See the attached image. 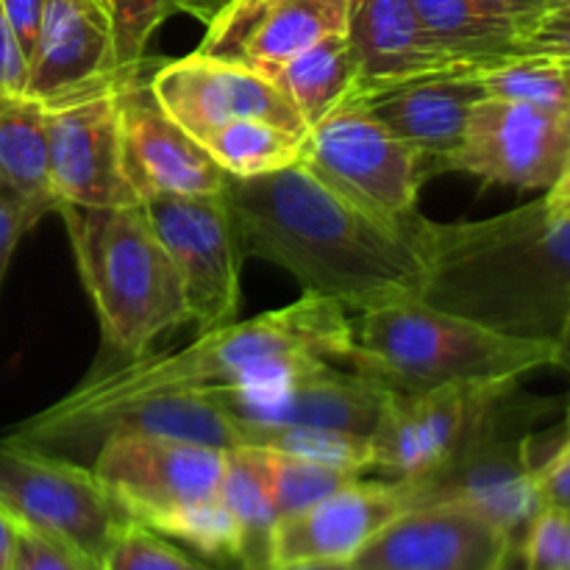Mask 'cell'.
I'll list each match as a JSON object with an SVG mask.
<instances>
[{"label": "cell", "instance_id": "obj_32", "mask_svg": "<svg viewBox=\"0 0 570 570\" xmlns=\"http://www.w3.org/2000/svg\"><path fill=\"white\" fill-rule=\"evenodd\" d=\"M100 3L109 17L117 70L137 76L154 33L176 11V0H100Z\"/></svg>", "mask_w": 570, "mask_h": 570}, {"label": "cell", "instance_id": "obj_3", "mask_svg": "<svg viewBox=\"0 0 570 570\" xmlns=\"http://www.w3.org/2000/svg\"><path fill=\"white\" fill-rule=\"evenodd\" d=\"M348 337V312L304 293L282 309L198 334L176 354H145L117 371L95 373L39 415L70 417L145 395L259 387L321 365L343 367Z\"/></svg>", "mask_w": 570, "mask_h": 570}, {"label": "cell", "instance_id": "obj_14", "mask_svg": "<svg viewBox=\"0 0 570 570\" xmlns=\"http://www.w3.org/2000/svg\"><path fill=\"white\" fill-rule=\"evenodd\" d=\"M128 81L48 109V176L59 206L139 204L122 173L120 92Z\"/></svg>", "mask_w": 570, "mask_h": 570}, {"label": "cell", "instance_id": "obj_33", "mask_svg": "<svg viewBox=\"0 0 570 570\" xmlns=\"http://www.w3.org/2000/svg\"><path fill=\"white\" fill-rule=\"evenodd\" d=\"M104 570H215L176 549L167 538L137 521H128L106 551Z\"/></svg>", "mask_w": 570, "mask_h": 570}, {"label": "cell", "instance_id": "obj_31", "mask_svg": "<svg viewBox=\"0 0 570 570\" xmlns=\"http://www.w3.org/2000/svg\"><path fill=\"white\" fill-rule=\"evenodd\" d=\"M262 451H265L267 482H271L273 510H276L278 521L306 510V507L317 504V501H323L326 495L343 490L345 484L362 479V473L326 465V462L304 460V456L293 454H278V451L267 449Z\"/></svg>", "mask_w": 570, "mask_h": 570}, {"label": "cell", "instance_id": "obj_29", "mask_svg": "<svg viewBox=\"0 0 570 570\" xmlns=\"http://www.w3.org/2000/svg\"><path fill=\"white\" fill-rule=\"evenodd\" d=\"M468 72L484 89V98L515 100L540 109H570V56H512Z\"/></svg>", "mask_w": 570, "mask_h": 570}, {"label": "cell", "instance_id": "obj_42", "mask_svg": "<svg viewBox=\"0 0 570 570\" xmlns=\"http://www.w3.org/2000/svg\"><path fill=\"white\" fill-rule=\"evenodd\" d=\"M17 543V523L11 521L9 512L0 507V570H9L11 554H14Z\"/></svg>", "mask_w": 570, "mask_h": 570}, {"label": "cell", "instance_id": "obj_37", "mask_svg": "<svg viewBox=\"0 0 570 570\" xmlns=\"http://www.w3.org/2000/svg\"><path fill=\"white\" fill-rule=\"evenodd\" d=\"M42 217L17 198H11L6 189H0V293H3L6 273H9L11 256H14L20 239L31 232Z\"/></svg>", "mask_w": 570, "mask_h": 570}, {"label": "cell", "instance_id": "obj_18", "mask_svg": "<svg viewBox=\"0 0 570 570\" xmlns=\"http://www.w3.org/2000/svg\"><path fill=\"white\" fill-rule=\"evenodd\" d=\"M156 104L195 139L232 120H271L306 131L301 117L273 81L250 67L189 53L161 65L148 81Z\"/></svg>", "mask_w": 570, "mask_h": 570}, {"label": "cell", "instance_id": "obj_38", "mask_svg": "<svg viewBox=\"0 0 570 570\" xmlns=\"http://www.w3.org/2000/svg\"><path fill=\"white\" fill-rule=\"evenodd\" d=\"M495 14L532 26H566L570 20V0H479Z\"/></svg>", "mask_w": 570, "mask_h": 570}, {"label": "cell", "instance_id": "obj_40", "mask_svg": "<svg viewBox=\"0 0 570 570\" xmlns=\"http://www.w3.org/2000/svg\"><path fill=\"white\" fill-rule=\"evenodd\" d=\"M0 9H3L6 20H9L17 42L22 45L26 56H31L33 42H37L39 22H42L45 0H0Z\"/></svg>", "mask_w": 570, "mask_h": 570}, {"label": "cell", "instance_id": "obj_27", "mask_svg": "<svg viewBox=\"0 0 570 570\" xmlns=\"http://www.w3.org/2000/svg\"><path fill=\"white\" fill-rule=\"evenodd\" d=\"M220 501L239 538V570L271 568V543L276 532L265 451L254 445L226 449L220 479Z\"/></svg>", "mask_w": 570, "mask_h": 570}, {"label": "cell", "instance_id": "obj_22", "mask_svg": "<svg viewBox=\"0 0 570 570\" xmlns=\"http://www.w3.org/2000/svg\"><path fill=\"white\" fill-rule=\"evenodd\" d=\"M482 98L484 89L471 72L451 70L360 92L348 104L362 106L395 139L438 161L443 173L445 156L460 145L468 115Z\"/></svg>", "mask_w": 570, "mask_h": 570}, {"label": "cell", "instance_id": "obj_9", "mask_svg": "<svg viewBox=\"0 0 570 570\" xmlns=\"http://www.w3.org/2000/svg\"><path fill=\"white\" fill-rule=\"evenodd\" d=\"M226 449L189 440L109 434L98 445L92 473L128 521L161 529L220 490Z\"/></svg>", "mask_w": 570, "mask_h": 570}, {"label": "cell", "instance_id": "obj_11", "mask_svg": "<svg viewBox=\"0 0 570 570\" xmlns=\"http://www.w3.org/2000/svg\"><path fill=\"white\" fill-rule=\"evenodd\" d=\"M443 173L515 189L554 187L570 173V109L482 98L468 115L460 145L445 156Z\"/></svg>", "mask_w": 570, "mask_h": 570}, {"label": "cell", "instance_id": "obj_24", "mask_svg": "<svg viewBox=\"0 0 570 570\" xmlns=\"http://www.w3.org/2000/svg\"><path fill=\"white\" fill-rule=\"evenodd\" d=\"M434 42L473 70L512 56L554 53L570 56V31L566 26H532L495 14L479 0H410Z\"/></svg>", "mask_w": 570, "mask_h": 570}, {"label": "cell", "instance_id": "obj_6", "mask_svg": "<svg viewBox=\"0 0 570 570\" xmlns=\"http://www.w3.org/2000/svg\"><path fill=\"white\" fill-rule=\"evenodd\" d=\"M549 406L546 401L518 395V387L499 395L476 417L443 468L406 482L415 507L440 501L471 507L512 543H523L529 523L540 512L529 476V426Z\"/></svg>", "mask_w": 570, "mask_h": 570}, {"label": "cell", "instance_id": "obj_30", "mask_svg": "<svg viewBox=\"0 0 570 570\" xmlns=\"http://www.w3.org/2000/svg\"><path fill=\"white\" fill-rule=\"evenodd\" d=\"M237 426L243 445L326 462V465L345 468L362 476L373 471L371 440L362 434L312 426H262V423H237Z\"/></svg>", "mask_w": 570, "mask_h": 570}, {"label": "cell", "instance_id": "obj_36", "mask_svg": "<svg viewBox=\"0 0 570 570\" xmlns=\"http://www.w3.org/2000/svg\"><path fill=\"white\" fill-rule=\"evenodd\" d=\"M9 570H87L67 549L53 540L17 527L14 554H11Z\"/></svg>", "mask_w": 570, "mask_h": 570}, {"label": "cell", "instance_id": "obj_8", "mask_svg": "<svg viewBox=\"0 0 570 570\" xmlns=\"http://www.w3.org/2000/svg\"><path fill=\"white\" fill-rule=\"evenodd\" d=\"M0 507L70 551L87 570H104L111 540L128 523L104 484L78 462L0 438Z\"/></svg>", "mask_w": 570, "mask_h": 570}, {"label": "cell", "instance_id": "obj_43", "mask_svg": "<svg viewBox=\"0 0 570 570\" xmlns=\"http://www.w3.org/2000/svg\"><path fill=\"white\" fill-rule=\"evenodd\" d=\"M262 570H351V566H321V562H309V566H271Z\"/></svg>", "mask_w": 570, "mask_h": 570}, {"label": "cell", "instance_id": "obj_2", "mask_svg": "<svg viewBox=\"0 0 570 570\" xmlns=\"http://www.w3.org/2000/svg\"><path fill=\"white\" fill-rule=\"evenodd\" d=\"M239 248L284 267L304 293L345 312L417 301L423 259L412 223L390 226L351 206L306 167L228 178L223 189Z\"/></svg>", "mask_w": 570, "mask_h": 570}, {"label": "cell", "instance_id": "obj_26", "mask_svg": "<svg viewBox=\"0 0 570 570\" xmlns=\"http://www.w3.org/2000/svg\"><path fill=\"white\" fill-rule=\"evenodd\" d=\"M0 189L39 217L59 212L48 176V109L28 95L0 98Z\"/></svg>", "mask_w": 570, "mask_h": 570}, {"label": "cell", "instance_id": "obj_12", "mask_svg": "<svg viewBox=\"0 0 570 570\" xmlns=\"http://www.w3.org/2000/svg\"><path fill=\"white\" fill-rule=\"evenodd\" d=\"M109 434H148L217 449L243 445L237 421L200 393L145 395L70 417H45L37 412L11 429L9 438L65 456L67 451H98Z\"/></svg>", "mask_w": 570, "mask_h": 570}, {"label": "cell", "instance_id": "obj_13", "mask_svg": "<svg viewBox=\"0 0 570 570\" xmlns=\"http://www.w3.org/2000/svg\"><path fill=\"white\" fill-rule=\"evenodd\" d=\"M518 382L449 384L417 395L387 393L371 432L373 473L415 482L449 462L476 417Z\"/></svg>", "mask_w": 570, "mask_h": 570}, {"label": "cell", "instance_id": "obj_19", "mask_svg": "<svg viewBox=\"0 0 570 570\" xmlns=\"http://www.w3.org/2000/svg\"><path fill=\"white\" fill-rule=\"evenodd\" d=\"M117 70L109 17L100 0H45L37 42L28 56V98L59 109L128 81Z\"/></svg>", "mask_w": 570, "mask_h": 570}, {"label": "cell", "instance_id": "obj_21", "mask_svg": "<svg viewBox=\"0 0 570 570\" xmlns=\"http://www.w3.org/2000/svg\"><path fill=\"white\" fill-rule=\"evenodd\" d=\"M348 17L351 0H234L206 26L195 53L267 72L348 31Z\"/></svg>", "mask_w": 570, "mask_h": 570}, {"label": "cell", "instance_id": "obj_25", "mask_svg": "<svg viewBox=\"0 0 570 570\" xmlns=\"http://www.w3.org/2000/svg\"><path fill=\"white\" fill-rule=\"evenodd\" d=\"M262 76L271 78L309 128L354 98L360 87V59L348 33H334Z\"/></svg>", "mask_w": 570, "mask_h": 570}, {"label": "cell", "instance_id": "obj_4", "mask_svg": "<svg viewBox=\"0 0 570 570\" xmlns=\"http://www.w3.org/2000/svg\"><path fill=\"white\" fill-rule=\"evenodd\" d=\"M566 365V345L507 337L421 301L354 312L343 356V367L395 395L521 382L534 371Z\"/></svg>", "mask_w": 570, "mask_h": 570}, {"label": "cell", "instance_id": "obj_39", "mask_svg": "<svg viewBox=\"0 0 570 570\" xmlns=\"http://www.w3.org/2000/svg\"><path fill=\"white\" fill-rule=\"evenodd\" d=\"M28 83V56L17 42L3 9H0V98L26 95Z\"/></svg>", "mask_w": 570, "mask_h": 570}, {"label": "cell", "instance_id": "obj_34", "mask_svg": "<svg viewBox=\"0 0 570 570\" xmlns=\"http://www.w3.org/2000/svg\"><path fill=\"white\" fill-rule=\"evenodd\" d=\"M523 570H570V518L566 510H540L521 543Z\"/></svg>", "mask_w": 570, "mask_h": 570}, {"label": "cell", "instance_id": "obj_45", "mask_svg": "<svg viewBox=\"0 0 570 570\" xmlns=\"http://www.w3.org/2000/svg\"><path fill=\"white\" fill-rule=\"evenodd\" d=\"M351 570H382V568H360V566H351Z\"/></svg>", "mask_w": 570, "mask_h": 570}, {"label": "cell", "instance_id": "obj_15", "mask_svg": "<svg viewBox=\"0 0 570 570\" xmlns=\"http://www.w3.org/2000/svg\"><path fill=\"white\" fill-rule=\"evenodd\" d=\"M412 507L415 499L406 482L356 479L276 523L271 566H354L371 540Z\"/></svg>", "mask_w": 570, "mask_h": 570}, {"label": "cell", "instance_id": "obj_16", "mask_svg": "<svg viewBox=\"0 0 570 570\" xmlns=\"http://www.w3.org/2000/svg\"><path fill=\"white\" fill-rule=\"evenodd\" d=\"M122 173L134 195L154 198H200L223 195L228 176L204 145L184 131L137 76L120 92Z\"/></svg>", "mask_w": 570, "mask_h": 570}, {"label": "cell", "instance_id": "obj_7", "mask_svg": "<svg viewBox=\"0 0 570 570\" xmlns=\"http://www.w3.org/2000/svg\"><path fill=\"white\" fill-rule=\"evenodd\" d=\"M298 165L351 206L390 226H406L417 215L423 187L440 173L438 161L395 139L356 104H343L306 128Z\"/></svg>", "mask_w": 570, "mask_h": 570}, {"label": "cell", "instance_id": "obj_28", "mask_svg": "<svg viewBox=\"0 0 570 570\" xmlns=\"http://www.w3.org/2000/svg\"><path fill=\"white\" fill-rule=\"evenodd\" d=\"M304 134L271 120L223 122L198 139L228 178H256L298 165Z\"/></svg>", "mask_w": 570, "mask_h": 570}, {"label": "cell", "instance_id": "obj_20", "mask_svg": "<svg viewBox=\"0 0 570 570\" xmlns=\"http://www.w3.org/2000/svg\"><path fill=\"white\" fill-rule=\"evenodd\" d=\"M507 534L471 507L440 501L401 512L354 560L382 570H499L512 549Z\"/></svg>", "mask_w": 570, "mask_h": 570}, {"label": "cell", "instance_id": "obj_10", "mask_svg": "<svg viewBox=\"0 0 570 570\" xmlns=\"http://www.w3.org/2000/svg\"><path fill=\"white\" fill-rule=\"evenodd\" d=\"M142 209L181 276L189 323L198 334L237 321L243 306V248L223 195L154 198Z\"/></svg>", "mask_w": 570, "mask_h": 570}, {"label": "cell", "instance_id": "obj_35", "mask_svg": "<svg viewBox=\"0 0 570 570\" xmlns=\"http://www.w3.org/2000/svg\"><path fill=\"white\" fill-rule=\"evenodd\" d=\"M529 476L540 510H570V440H557L554 449L540 451L538 443L529 445Z\"/></svg>", "mask_w": 570, "mask_h": 570}, {"label": "cell", "instance_id": "obj_5", "mask_svg": "<svg viewBox=\"0 0 570 570\" xmlns=\"http://www.w3.org/2000/svg\"><path fill=\"white\" fill-rule=\"evenodd\" d=\"M78 273L98 312L100 334L117 354L139 360L167 332L187 326L176 262L156 237L142 204H61Z\"/></svg>", "mask_w": 570, "mask_h": 570}, {"label": "cell", "instance_id": "obj_23", "mask_svg": "<svg viewBox=\"0 0 570 570\" xmlns=\"http://www.w3.org/2000/svg\"><path fill=\"white\" fill-rule=\"evenodd\" d=\"M345 33L360 59L354 95L410 78L468 70L434 42L410 0H351Z\"/></svg>", "mask_w": 570, "mask_h": 570}, {"label": "cell", "instance_id": "obj_41", "mask_svg": "<svg viewBox=\"0 0 570 570\" xmlns=\"http://www.w3.org/2000/svg\"><path fill=\"white\" fill-rule=\"evenodd\" d=\"M228 3H234V0H176V11H184V14L195 17L198 22L209 26Z\"/></svg>", "mask_w": 570, "mask_h": 570}, {"label": "cell", "instance_id": "obj_44", "mask_svg": "<svg viewBox=\"0 0 570 570\" xmlns=\"http://www.w3.org/2000/svg\"><path fill=\"white\" fill-rule=\"evenodd\" d=\"M499 570H523V562H521V546H518V549H512L510 554H507V560L501 562Z\"/></svg>", "mask_w": 570, "mask_h": 570}, {"label": "cell", "instance_id": "obj_1", "mask_svg": "<svg viewBox=\"0 0 570 570\" xmlns=\"http://www.w3.org/2000/svg\"><path fill=\"white\" fill-rule=\"evenodd\" d=\"M421 304L518 340H570V173L543 195L484 220L412 223Z\"/></svg>", "mask_w": 570, "mask_h": 570}, {"label": "cell", "instance_id": "obj_17", "mask_svg": "<svg viewBox=\"0 0 570 570\" xmlns=\"http://www.w3.org/2000/svg\"><path fill=\"white\" fill-rule=\"evenodd\" d=\"M200 395L215 401L237 423L337 429L362 438H371L387 399L382 387L340 365H321L259 387Z\"/></svg>", "mask_w": 570, "mask_h": 570}]
</instances>
